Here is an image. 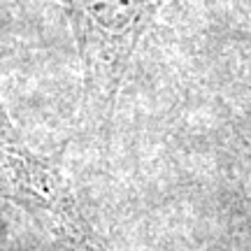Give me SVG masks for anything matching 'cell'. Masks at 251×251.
<instances>
[{
    "mask_svg": "<svg viewBox=\"0 0 251 251\" xmlns=\"http://www.w3.org/2000/svg\"><path fill=\"white\" fill-rule=\"evenodd\" d=\"M0 196L35 216L75 251H112L79 207L75 191L54 163L19 133L0 98Z\"/></svg>",
    "mask_w": 251,
    "mask_h": 251,
    "instance_id": "cell-1",
    "label": "cell"
}]
</instances>
